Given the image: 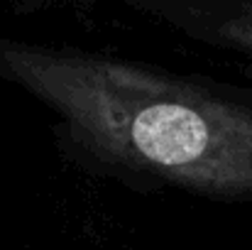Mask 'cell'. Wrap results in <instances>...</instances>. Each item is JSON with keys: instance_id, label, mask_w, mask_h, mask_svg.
<instances>
[{"instance_id": "obj_1", "label": "cell", "mask_w": 252, "mask_h": 250, "mask_svg": "<svg viewBox=\"0 0 252 250\" xmlns=\"http://www.w3.org/2000/svg\"><path fill=\"white\" fill-rule=\"evenodd\" d=\"M0 74L93 152L223 199H252V110L135 64L0 42Z\"/></svg>"}, {"instance_id": "obj_2", "label": "cell", "mask_w": 252, "mask_h": 250, "mask_svg": "<svg viewBox=\"0 0 252 250\" xmlns=\"http://www.w3.org/2000/svg\"><path fill=\"white\" fill-rule=\"evenodd\" d=\"M220 37H223L225 42L240 47V49L252 52V5L245 12H240L238 17L228 20V22L220 27Z\"/></svg>"}]
</instances>
